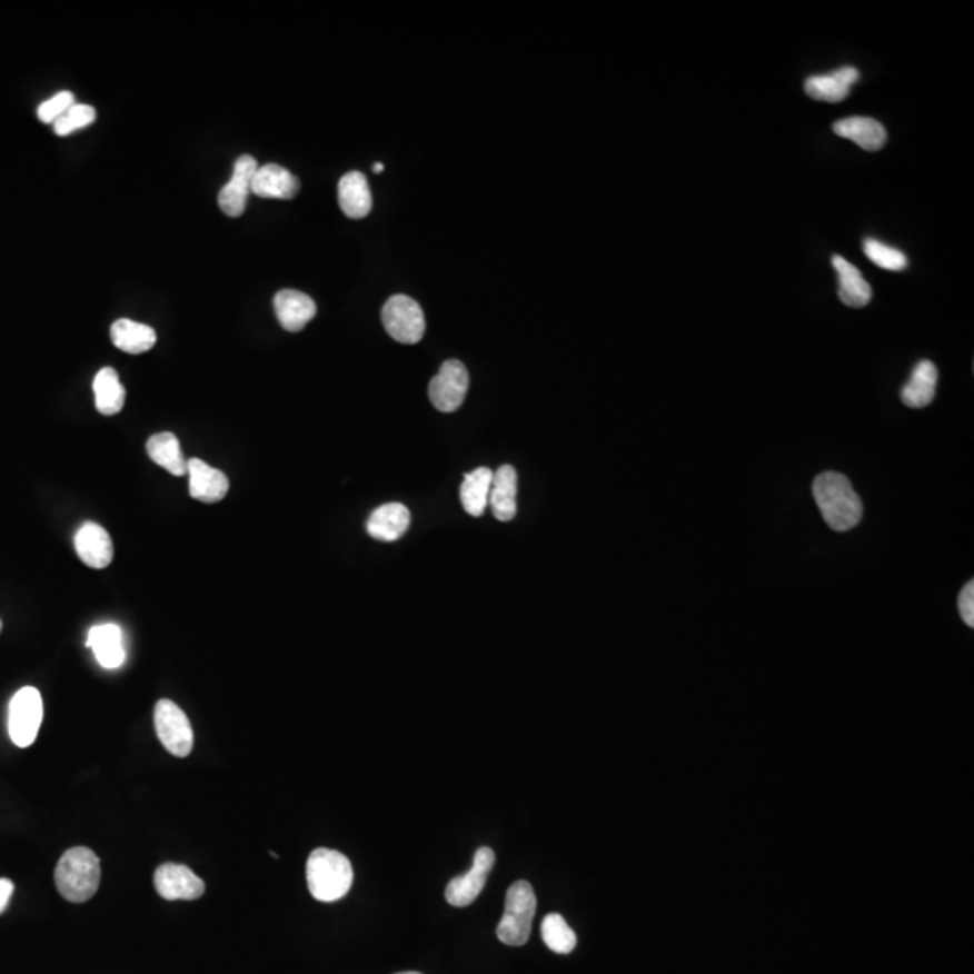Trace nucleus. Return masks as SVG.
Listing matches in <instances>:
<instances>
[{
  "mask_svg": "<svg viewBox=\"0 0 974 974\" xmlns=\"http://www.w3.org/2000/svg\"><path fill=\"white\" fill-rule=\"evenodd\" d=\"M493 471L489 468H477L475 471L464 475L460 486V500L468 515L483 516L489 506V493H491Z\"/></svg>",
  "mask_w": 974,
  "mask_h": 974,
  "instance_id": "nucleus-26",
  "label": "nucleus"
},
{
  "mask_svg": "<svg viewBox=\"0 0 974 974\" xmlns=\"http://www.w3.org/2000/svg\"><path fill=\"white\" fill-rule=\"evenodd\" d=\"M0 632H2V622H0Z\"/></svg>",
  "mask_w": 974,
  "mask_h": 974,
  "instance_id": "nucleus-36",
  "label": "nucleus"
},
{
  "mask_svg": "<svg viewBox=\"0 0 974 974\" xmlns=\"http://www.w3.org/2000/svg\"><path fill=\"white\" fill-rule=\"evenodd\" d=\"M100 857L86 846L69 848L58 861L54 883L69 903H87L100 888Z\"/></svg>",
  "mask_w": 974,
  "mask_h": 974,
  "instance_id": "nucleus-2",
  "label": "nucleus"
},
{
  "mask_svg": "<svg viewBox=\"0 0 974 974\" xmlns=\"http://www.w3.org/2000/svg\"><path fill=\"white\" fill-rule=\"evenodd\" d=\"M832 266L839 277V300L854 309L868 306L872 300V287L861 275L859 269L839 255L832 257Z\"/></svg>",
  "mask_w": 974,
  "mask_h": 974,
  "instance_id": "nucleus-22",
  "label": "nucleus"
},
{
  "mask_svg": "<svg viewBox=\"0 0 974 974\" xmlns=\"http://www.w3.org/2000/svg\"><path fill=\"white\" fill-rule=\"evenodd\" d=\"M938 382V370L930 359H922L917 367L913 368L912 378L904 385L901 399L910 408H924L932 405Z\"/></svg>",
  "mask_w": 974,
  "mask_h": 974,
  "instance_id": "nucleus-23",
  "label": "nucleus"
},
{
  "mask_svg": "<svg viewBox=\"0 0 974 974\" xmlns=\"http://www.w3.org/2000/svg\"><path fill=\"white\" fill-rule=\"evenodd\" d=\"M354 872L349 857L329 848H316L307 859V886L321 903H335L352 886Z\"/></svg>",
  "mask_w": 974,
  "mask_h": 974,
  "instance_id": "nucleus-3",
  "label": "nucleus"
},
{
  "mask_svg": "<svg viewBox=\"0 0 974 974\" xmlns=\"http://www.w3.org/2000/svg\"><path fill=\"white\" fill-rule=\"evenodd\" d=\"M536 913L535 889L527 881H518L507 889L506 913L497 927L498 941L507 946H524L530 936Z\"/></svg>",
  "mask_w": 974,
  "mask_h": 974,
  "instance_id": "nucleus-4",
  "label": "nucleus"
},
{
  "mask_svg": "<svg viewBox=\"0 0 974 974\" xmlns=\"http://www.w3.org/2000/svg\"><path fill=\"white\" fill-rule=\"evenodd\" d=\"M541 938H544L545 946L559 955L573 953L574 947L578 944L576 933L568 927L565 918L558 913H549L541 922Z\"/></svg>",
  "mask_w": 974,
  "mask_h": 974,
  "instance_id": "nucleus-28",
  "label": "nucleus"
},
{
  "mask_svg": "<svg viewBox=\"0 0 974 974\" xmlns=\"http://www.w3.org/2000/svg\"><path fill=\"white\" fill-rule=\"evenodd\" d=\"M410 527V511L405 504L392 501L378 507L368 516L367 533L378 541H396L405 536Z\"/></svg>",
  "mask_w": 974,
  "mask_h": 974,
  "instance_id": "nucleus-16",
  "label": "nucleus"
},
{
  "mask_svg": "<svg viewBox=\"0 0 974 974\" xmlns=\"http://www.w3.org/2000/svg\"><path fill=\"white\" fill-rule=\"evenodd\" d=\"M493 865H495V852L487 846L478 848L477 854H475L474 868L469 869L468 874L449 881L448 888H446V901L455 907H466L474 904L486 886L487 875L491 872Z\"/></svg>",
  "mask_w": 974,
  "mask_h": 974,
  "instance_id": "nucleus-9",
  "label": "nucleus"
},
{
  "mask_svg": "<svg viewBox=\"0 0 974 974\" xmlns=\"http://www.w3.org/2000/svg\"><path fill=\"white\" fill-rule=\"evenodd\" d=\"M74 547H77L78 558L87 567L106 568L115 558V547H112L109 533L95 521H86L78 529L77 536H74Z\"/></svg>",
  "mask_w": 974,
  "mask_h": 974,
  "instance_id": "nucleus-12",
  "label": "nucleus"
},
{
  "mask_svg": "<svg viewBox=\"0 0 974 974\" xmlns=\"http://www.w3.org/2000/svg\"><path fill=\"white\" fill-rule=\"evenodd\" d=\"M147 454L153 463L161 466L162 469H167L168 474H172L173 477H182V475L188 474V463L182 457L179 439L170 431L152 435L147 443Z\"/></svg>",
  "mask_w": 974,
  "mask_h": 974,
  "instance_id": "nucleus-25",
  "label": "nucleus"
},
{
  "mask_svg": "<svg viewBox=\"0 0 974 974\" xmlns=\"http://www.w3.org/2000/svg\"><path fill=\"white\" fill-rule=\"evenodd\" d=\"M43 704L39 689L26 686L11 698L8 709V730L17 747H29L37 741L42 726Z\"/></svg>",
  "mask_w": 974,
  "mask_h": 974,
  "instance_id": "nucleus-5",
  "label": "nucleus"
},
{
  "mask_svg": "<svg viewBox=\"0 0 974 974\" xmlns=\"http://www.w3.org/2000/svg\"><path fill=\"white\" fill-rule=\"evenodd\" d=\"M77 103L74 100V95L69 91L58 92L53 98H49V100L43 101L42 106L37 110V116H39V120L42 123H54V121L60 120L72 106Z\"/></svg>",
  "mask_w": 974,
  "mask_h": 974,
  "instance_id": "nucleus-31",
  "label": "nucleus"
},
{
  "mask_svg": "<svg viewBox=\"0 0 974 974\" xmlns=\"http://www.w3.org/2000/svg\"><path fill=\"white\" fill-rule=\"evenodd\" d=\"M863 248H865L866 257L875 266H879V268L886 269V271H904L907 268L906 255L903 251H898V249L892 248V246L879 242V240L866 239Z\"/></svg>",
  "mask_w": 974,
  "mask_h": 974,
  "instance_id": "nucleus-29",
  "label": "nucleus"
},
{
  "mask_svg": "<svg viewBox=\"0 0 974 974\" xmlns=\"http://www.w3.org/2000/svg\"><path fill=\"white\" fill-rule=\"evenodd\" d=\"M298 191H300L298 177L289 172L287 168L272 165V162L258 167L254 182H251V193L260 199L289 201L298 196Z\"/></svg>",
  "mask_w": 974,
  "mask_h": 974,
  "instance_id": "nucleus-13",
  "label": "nucleus"
},
{
  "mask_svg": "<svg viewBox=\"0 0 974 974\" xmlns=\"http://www.w3.org/2000/svg\"><path fill=\"white\" fill-rule=\"evenodd\" d=\"M516 495H518V475L509 464L493 471L489 507L493 515L500 521H511L516 516Z\"/></svg>",
  "mask_w": 974,
  "mask_h": 974,
  "instance_id": "nucleus-18",
  "label": "nucleus"
},
{
  "mask_svg": "<svg viewBox=\"0 0 974 974\" xmlns=\"http://www.w3.org/2000/svg\"><path fill=\"white\" fill-rule=\"evenodd\" d=\"M87 646L95 652L96 659L103 668H120L125 663L123 632L118 625L107 623L92 626Z\"/></svg>",
  "mask_w": 974,
  "mask_h": 974,
  "instance_id": "nucleus-20",
  "label": "nucleus"
},
{
  "mask_svg": "<svg viewBox=\"0 0 974 974\" xmlns=\"http://www.w3.org/2000/svg\"><path fill=\"white\" fill-rule=\"evenodd\" d=\"M110 338L118 349L127 354L147 352V350L153 349V345L158 341V335L152 327L127 320V318H121L112 324Z\"/></svg>",
  "mask_w": 974,
  "mask_h": 974,
  "instance_id": "nucleus-24",
  "label": "nucleus"
},
{
  "mask_svg": "<svg viewBox=\"0 0 974 974\" xmlns=\"http://www.w3.org/2000/svg\"><path fill=\"white\" fill-rule=\"evenodd\" d=\"M153 724L162 747L173 756L185 758L193 749V729L187 713L172 700L162 698L153 709Z\"/></svg>",
  "mask_w": 974,
  "mask_h": 974,
  "instance_id": "nucleus-6",
  "label": "nucleus"
},
{
  "mask_svg": "<svg viewBox=\"0 0 974 974\" xmlns=\"http://www.w3.org/2000/svg\"><path fill=\"white\" fill-rule=\"evenodd\" d=\"M257 170L258 162L254 156H240L235 161L230 182L220 188L219 191V208L225 216L240 217L246 211L249 196H251V182H254Z\"/></svg>",
  "mask_w": 974,
  "mask_h": 974,
  "instance_id": "nucleus-11",
  "label": "nucleus"
},
{
  "mask_svg": "<svg viewBox=\"0 0 974 974\" xmlns=\"http://www.w3.org/2000/svg\"><path fill=\"white\" fill-rule=\"evenodd\" d=\"M95 107L83 106V103H74V106H72L71 109L60 118V120L54 121V132H57L58 136L66 138V136L72 135V132H77V130L86 129V127L95 123Z\"/></svg>",
  "mask_w": 974,
  "mask_h": 974,
  "instance_id": "nucleus-30",
  "label": "nucleus"
},
{
  "mask_svg": "<svg viewBox=\"0 0 974 974\" xmlns=\"http://www.w3.org/2000/svg\"><path fill=\"white\" fill-rule=\"evenodd\" d=\"M382 168H385V167H382L381 162H376V165H374V168H372L374 173H381Z\"/></svg>",
  "mask_w": 974,
  "mask_h": 974,
  "instance_id": "nucleus-34",
  "label": "nucleus"
},
{
  "mask_svg": "<svg viewBox=\"0 0 974 974\" xmlns=\"http://www.w3.org/2000/svg\"><path fill=\"white\" fill-rule=\"evenodd\" d=\"M812 493L831 529L845 533L863 518V501L845 475L825 471L814 480Z\"/></svg>",
  "mask_w": 974,
  "mask_h": 974,
  "instance_id": "nucleus-1",
  "label": "nucleus"
},
{
  "mask_svg": "<svg viewBox=\"0 0 974 974\" xmlns=\"http://www.w3.org/2000/svg\"><path fill=\"white\" fill-rule=\"evenodd\" d=\"M399 974H420V973H414V971H408V973H399Z\"/></svg>",
  "mask_w": 974,
  "mask_h": 974,
  "instance_id": "nucleus-35",
  "label": "nucleus"
},
{
  "mask_svg": "<svg viewBox=\"0 0 974 974\" xmlns=\"http://www.w3.org/2000/svg\"><path fill=\"white\" fill-rule=\"evenodd\" d=\"M153 886L167 901H196L205 895V883L188 866L165 863L153 874Z\"/></svg>",
  "mask_w": 974,
  "mask_h": 974,
  "instance_id": "nucleus-10",
  "label": "nucleus"
},
{
  "mask_svg": "<svg viewBox=\"0 0 974 974\" xmlns=\"http://www.w3.org/2000/svg\"><path fill=\"white\" fill-rule=\"evenodd\" d=\"M468 388V368L459 359H449L428 385V396L437 410L451 414L463 406Z\"/></svg>",
  "mask_w": 974,
  "mask_h": 974,
  "instance_id": "nucleus-8",
  "label": "nucleus"
},
{
  "mask_svg": "<svg viewBox=\"0 0 974 974\" xmlns=\"http://www.w3.org/2000/svg\"><path fill=\"white\" fill-rule=\"evenodd\" d=\"M92 390H95L96 408L101 416H116L123 410L125 387L115 368H101L92 381Z\"/></svg>",
  "mask_w": 974,
  "mask_h": 974,
  "instance_id": "nucleus-27",
  "label": "nucleus"
},
{
  "mask_svg": "<svg viewBox=\"0 0 974 974\" xmlns=\"http://www.w3.org/2000/svg\"><path fill=\"white\" fill-rule=\"evenodd\" d=\"M339 208L350 219H365L372 210V193L361 172L345 173L338 185Z\"/></svg>",
  "mask_w": 974,
  "mask_h": 974,
  "instance_id": "nucleus-19",
  "label": "nucleus"
},
{
  "mask_svg": "<svg viewBox=\"0 0 974 974\" xmlns=\"http://www.w3.org/2000/svg\"><path fill=\"white\" fill-rule=\"evenodd\" d=\"M13 892L14 886L10 879H0V915L6 912V907L10 904Z\"/></svg>",
  "mask_w": 974,
  "mask_h": 974,
  "instance_id": "nucleus-33",
  "label": "nucleus"
},
{
  "mask_svg": "<svg viewBox=\"0 0 974 974\" xmlns=\"http://www.w3.org/2000/svg\"><path fill=\"white\" fill-rule=\"evenodd\" d=\"M834 132L839 138L851 139L866 152H877L888 141V135H886L883 125L877 120H872V118H865V116H852V118L836 121Z\"/></svg>",
  "mask_w": 974,
  "mask_h": 974,
  "instance_id": "nucleus-17",
  "label": "nucleus"
},
{
  "mask_svg": "<svg viewBox=\"0 0 974 974\" xmlns=\"http://www.w3.org/2000/svg\"><path fill=\"white\" fill-rule=\"evenodd\" d=\"M188 477H190V497L205 504L222 500L230 489L228 477L201 459L188 460Z\"/></svg>",
  "mask_w": 974,
  "mask_h": 974,
  "instance_id": "nucleus-14",
  "label": "nucleus"
},
{
  "mask_svg": "<svg viewBox=\"0 0 974 974\" xmlns=\"http://www.w3.org/2000/svg\"><path fill=\"white\" fill-rule=\"evenodd\" d=\"M275 312L284 329L300 332L316 316V304L306 292L284 289L275 297Z\"/></svg>",
  "mask_w": 974,
  "mask_h": 974,
  "instance_id": "nucleus-15",
  "label": "nucleus"
},
{
  "mask_svg": "<svg viewBox=\"0 0 974 974\" xmlns=\"http://www.w3.org/2000/svg\"><path fill=\"white\" fill-rule=\"evenodd\" d=\"M382 325L399 344H419L425 336V312L414 298L396 295L382 307Z\"/></svg>",
  "mask_w": 974,
  "mask_h": 974,
  "instance_id": "nucleus-7",
  "label": "nucleus"
},
{
  "mask_svg": "<svg viewBox=\"0 0 974 974\" xmlns=\"http://www.w3.org/2000/svg\"><path fill=\"white\" fill-rule=\"evenodd\" d=\"M859 80V71L855 68H841L831 74H819V77H811L805 81V92L811 98L819 101H828V103H837L845 100L852 86Z\"/></svg>",
  "mask_w": 974,
  "mask_h": 974,
  "instance_id": "nucleus-21",
  "label": "nucleus"
},
{
  "mask_svg": "<svg viewBox=\"0 0 974 974\" xmlns=\"http://www.w3.org/2000/svg\"><path fill=\"white\" fill-rule=\"evenodd\" d=\"M958 610H961L962 619L965 625L974 626V583L970 582L962 588L961 597H958Z\"/></svg>",
  "mask_w": 974,
  "mask_h": 974,
  "instance_id": "nucleus-32",
  "label": "nucleus"
}]
</instances>
